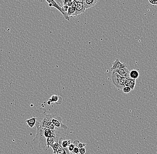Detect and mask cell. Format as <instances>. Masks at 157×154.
I'll list each match as a JSON object with an SVG mask.
<instances>
[{
  "instance_id": "9c48e42d",
  "label": "cell",
  "mask_w": 157,
  "mask_h": 154,
  "mask_svg": "<svg viewBox=\"0 0 157 154\" xmlns=\"http://www.w3.org/2000/svg\"><path fill=\"white\" fill-rule=\"evenodd\" d=\"M136 81L134 79L130 77H127V79L125 82V86L129 87L131 88L132 90H133L135 87Z\"/></svg>"
},
{
  "instance_id": "2e32d148",
  "label": "cell",
  "mask_w": 157,
  "mask_h": 154,
  "mask_svg": "<svg viewBox=\"0 0 157 154\" xmlns=\"http://www.w3.org/2000/svg\"><path fill=\"white\" fill-rule=\"evenodd\" d=\"M73 0H63V5L70 6L73 3Z\"/></svg>"
},
{
  "instance_id": "cb8c5ba5",
  "label": "cell",
  "mask_w": 157,
  "mask_h": 154,
  "mask_svg": "<svg viewBox=\"0 0 157 154\" xmlns=\"http://www.w3.org/2000/svg\"><path fill=\"white\" fill-rule=\"evenodd\" d=\"M63 149H64V152H63V154H70V151H69L68 148H63Z\"/></svg>"
},
{
  "instance_id": "ffe728a7",
  "label": "cell",
  "mask_w": 157,
  "mask_h": 154,
  "mask_svg": "<svg viewBox=\"0 0 157 154\" xmlns=\"http://www.w3.org/2000/svg\"><path fill=\"white\" fill-rule=\"evenodd\" d=\"M79 149L80 148L78 147H76L71 153L73 154L79 153Z\"/></svg>"
},
{
  "instance_id": "8fae6325",
  "label": "cell",
  "mask_w": 157,
  "mask_h": 154,
  "mask_svg": "<svg viewBox=\"0 0 157 154\" xmlns=\"http://www.w3.org/2000/svg\"><path fill=\"white\" fill-rule=\"evenodd\" d=\"M59 143L63 148H68L71 144V140H64L63 138L59 139Z\"/></svg>"
},
{
  "instance_id": "7a4b0ae2",
  "label": "cell",
  "mask_w": 157,
  "mask_h": 154,
  "mask_svg": "<svg viewBox=\"0 0 157 154\" xmlns=\"http://www.w3.org/2000/svg\"><path fill=\"white\" fill-rule=\"evenodd\" d=\"M44 114L45 115L44 118L43 119L41 122H39V127L42 128H48L52 130H55V127L52 122V114H47L46 113Z\"/></svg>"
},
{
  "instance_id": "30bf717a",
  "label": "cell",
  "mask_w": 157,
  "mask_h": 154,
  "mask_svg": "<svg viewBox=\"0 0 157 154\" xmlns=\"http://www.w3.org/2000/svg\"><path fill=\"white\" fill-rule=\"evenodd\" d=\"M98 0H84L83 4L86 9L93 7L97 3Z\"/></svg>"
},
{
  "instance_id": "7c38bea8",
  "label": "cell",
  "mask_w": 157,
  "mask_h": 154,
  "mask_svg": "<svg viewBox=\"0 0 157 154\" xmlns=\"http://www.w3.org/2000/svg\"><path fill=\"white\" fill-rule=\"evenodd\" d=\"M76 7H77V3L75 1H73L72 4L69 6L67 13L69 17L72 16V15L75 13L76 11Z\"/></svg>"
},
{
  "instance_id": "3957f363",
  "label": "cell",
  "mask_w": 157,
  "mask_h": 154,
  "mask_svg": "<svg viewBox=\"0 0 157 154\" xmlns=\"http://www.w3.org/2000/svg\"><path fill=\"white\" fill-rule=\"evenodd\" d=\"M49 4V6L50 7H53L55 9H57L63 15V17L66 20H70V17L68 15L67 12H64L62 8L54 0H45Z\"/></svg>"
},
{
  "instance_id": "9a60e30c",
  "label": "cell",
  "mask_w": 157,
  "mask_h": 154,
  "mask_svg": "<svg viewBox=\"0 0 157 154\" xmlns=\"http://www.w3.org/2000/svg\"><path fill=\"white\" fill-rule=\"evenodd\" d=\"M59 97L57 95H54L52 96V97L49 99V101L51 103H55L57 102L59 100Z\"/></svg>"
},
{
  "instance_id": "d4e9b609",
  "label": "cell",
  "mask_w": 157,
  "mask_h": 154,
  "mask_svg": "<svg viewBox=\"0 0 157 154\" xmlns=\"http://www.w3.org/2000/svg\"><path fill=\"white\" fill-rule=\"evenodd\" d=\"M80 143V141H79V140H75V141L73 142V144H74V145H75V146L78 147V146L79 144Z\"/></svg>"
},
{
  "instance_id": "484cf974",
  "label": "cell",
  "mask_w": 157,
  "mask_h": 154,
  "mask_svg": "<svg viewBox=\"0 0 157 154\" xmlns=\"http://www.w3.org/2000/svg\"><path fill=\"white\" fill-rule=\"evenodd\" d=\"M76 3H83L84 0H73Z\"/></svg>"
},
{
  "instance_id": "8992f818",
  "label": "cell",
  "mask_w": 157,
  "mask_h": 154,
  "mask_svg": "<svg viewBox=\"0 0 157 154\" xmlns=\"http://www.w3.org/2000/svg\"><path fill=\"white\" fill-rule=\"evenodd\" d=\"M86 8L84 7L83 3H79L77 4V7H76V11L72 16L77 17L78 15L81 14L85 12Z\"/></svg>"
},
{
  "instance_id": "4fadbf2b",
  "label": "cell",
  "mask_w": 157,
  "mask_h": 154,
  "mask_svg": "<svg viewBox=\"0 0 157 154\" xmlns=\"http://www.w3.org/2000/svg\"><path fill=\"white\" fill-rule=\"evenodd\" d=\"M36 120V118L34 117L27 120L26 121V122L29 128H32L35 125L36 123L37 122Z\"/></svg>"
},
{
  "instance_id": "5b68a950",
  "label": "cell",
  "mask_w": 157,
  "mask_h": 154,
  "mask_svg": "<svg viewBox=\"0 0 157 154\" xmlns=\"http://www.w3.org/2000/svg\"><path fill=\"white\" fill-rule=\"evenodd\" d=\"M126 67H127V66L125 63H122L118 59H116L113 63L111 70L112 71L115 70L122 69Z\"/></svg>"
},
{
  "instance_id": "44dd1931",
  "label": "cell",
  "mask_w": 157,
  "mask_h": 154,
  "mask_svg": "<svg viewBox=\"0 0 157 154\" xmlns=\"http://www.w3.org/2000/svg\"><path fill=\"white\" fill-rule=\"evenodd\" d=\"M149 2L152 5H157V0H149Z\"/></svg>"
},
{
  "instance_id": "277c9868",
  "label": "cell",
  "mask_w": 157,
  "mask_h": 154,
  "mask_svg": "<svg viewBox=\"0 0 157 154\" xmlns=\"http://www.w3.org/2000/svg\"><path fill=\"white\" fill-rule=\"evenodd\" d=\"M52 122L55 127L62 129H67L68 126L62 122V119L61 117L58 115L52 114Z\"/></svg>"
},
{
  "instance_id": "ac0fdd59",
  "label": "cell",
  "mask_w": 157,
  "mask_h": 154,
  "mask_svg": "<svg viewBox=\"0 0 157 154\" xmlns=\"http://www.w3.org/2000/svg\"><path fill=\"white\" fill-rule=\"evenodd\" d=\"M75 147H76V146H75V145L72 143V144H71L69 146V147H68V149H69L70 152H72Z\"/></svg>"
},
{
  "instance_id": "5bb4252c",
  "label": "cell",
  "mask_w": 157,
  "mask_h": 154,
  "mask_svg": "<svg viewBox=\"0 0 157 154\" xmlns=\"http://www.w3.org/2000/svg\"><path fill=\"white\" fill-rule=\"evenodd\" d=\"M139 74L137 70H133L130 72V77L132 78L136 79L139 78Z\"/></svg>"
},
{
  "instance_id": "83f0119b",
  "label": "cell",
  "mask_w": 157,
  "mask_h": 154,
  "mask_svg": "<svg viewBox=\"0 0 157 154\" xmlns=\"http://www.w3.org/2000/svg\"><path fill=\"white\" fill-rule=\"evenodd\" d=\"M79 153H77V154H79Z\"/></svg>"
},
{
  "instance_id": "4316f807",
  "label": "cell",
  "mask_w": 157,
  "mask_h": 154,
  "mask_svg": "<svg viewBox=\"0 0 157 154\" xmlns=\"http://www.w3.org/2000/svg\"><path fill=\"white\" fill-rule=\"evenodd\" d=\"M35 1H39L42 2L43 1V0H35Z\"/></svg>"
},
{
  "instance_id": "6da1fadb",
  "label": "cell",
  "mask_w": 157,
  "mask_h": 154,
  "mask_svg": "<svg viewBox=\"0 0 157 154\" xmlns=\"http://www.w3.org/2000/svg\"><path fill=\"white\" fill-rule=\"evenodd\" d=\"M127 77L121 76L115 72H112V81L114 85L120 89H123L125 86V82Z\"/></svg>"
},
{
  "instance_id": "e0dca14e",
  "label": "cell",
  "mask_w": 157,
  "mask_h": 154,
  "mask_svg": "<svg viewBox=\"0 0 157 154\" xmlns=\"http://www.w3.org/2000/svg\"><path fill=\"white\" fill-rule=\"evenodd\" d=\"M123 91L124 93H128L129 92H130L131 90H132L131 88H130L129 87H124L123 88Z\"/></svg>"
},
{
  "instance_id": "7402d4cb",
  "label": "cell",
  "mask_w": 157,
  "mask_h": 154,
  "mask_svg": "<svg viewBox=\"0 0 157 154\" xmlns=\"http://www.w3.org/2000/svg\"><path fill=\"white\" fill-rule=\"evenodd\" d=\"M61 7L63 6V0H54Z\"/></svg>"
},
{
  "instance_id": "d6986e66",
  "label": "cell",
  "mask_w": 157,
  "mask_h": 154,
  "mask_svg": "<svg viewBox=\"0 0 157 154\" xmlns=\"http://www.w3.org/2000/svg\"><path fill=\"white\" fill-rule=\"evenodd\" d=\"M86 149L85 147L80 148L79 149V154H84L86 153Z\"/></svg>"
},
{
  "instance_id": "52a82bcc",
  "label": "cell",
  "mask_w": 157,
  "mask_h": 154,
  "mask_svg": "<svg viewBox=\"0 0 157 154\" xmlns=\"http://www.w3.org/2000/svg\"><path fill=\"white\" fill-rule=\"evenodd\" d=\"M112 72L117 73L121 76L124 77H130V72L127 67L120 70H115Z\"/></svg>"
},
{
  "instance_id": "ba28073f",
  "label": "cell",
  "mask_w": 157,
  "mask_h": 154,
  "mask_svg": "<svg viewBox=\"0 0 157 154\" xmlns=\"http://www.w3.org/2000/svg\"><path fill=\"white\" fill-rule=\"evenodd\" d=\"M43 134L46 139L57 136L54 130H52L50 129H44Z\"/></svg>"
},
{
  "instance_id": "603a6c76",
  "label": "cell",
  "mask_w": 157,
  "mask_h": 154,
  "mask_svg": "<svg viewBox=\"0 0 157 154\" xmlns=\"http://www.w3.org/2000/svg\"><path fill=\"white\" fill-rule=\"evenodd\" d=\"M86 145V144H84V143H80L79 144L78 146V147L79 148H82V147H85V146Z\"/></svg>"
}]
</instances>
